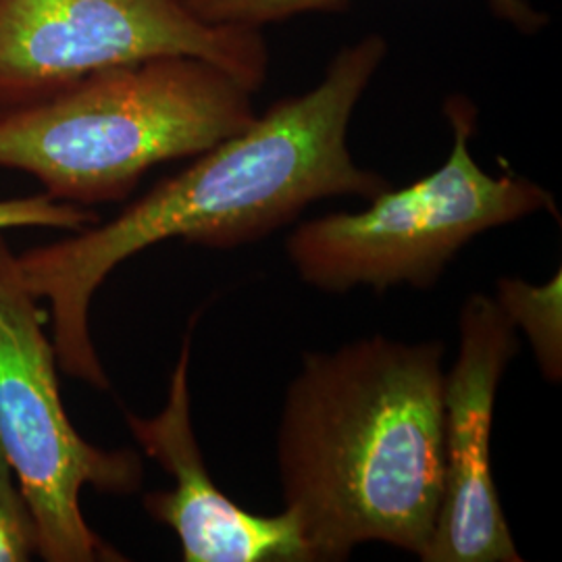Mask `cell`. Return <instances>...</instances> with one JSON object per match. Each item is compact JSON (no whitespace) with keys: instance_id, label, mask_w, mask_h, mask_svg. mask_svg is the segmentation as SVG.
<instances>
[{"instance_id":"1","label":"cell","mask_w":562,"mask_h":562,"mask_svg":"<svg viewBox=\"0 0 562 562\" xmlns=\"http://www.w3.org/2000/svg\"><path fill=\"white\" fill-rule=\"evenodd\" d=\"M385 57L382 34L344 46L313 90L276 102L111 222L15 255L27 290L48 302L60 371L102 392L111 387L90 336V302L117 265L148 246L180 238L234 248L294 222L313 202L371 201L390 188L348 148L352 113Z\"/></svg>"},{"instance_id":"2","label":"cell","mask_w":562,"mask_h":562,"mask_svg":"<svg viewBox=\"0 0 562 562\" xmlns=\"http://www.w3.org/2000/svg\"><path fill=\"white\" fill-rule=\"evenodd\" d=\"M442 341L383 336L302 357L278 469L308 561H346L367 542L425 554L442 504Z\"/></svg>"},{"instance_id":"3","label":"cell","mask_w":562,"mask_h":562,"mask_svg":"<svg viewBox=\"0 0 562 562\" xmlns=\"http://www.w3.org/2000/svg\"><path fill=\"white\" fill-rule=\"evenodd\" d=\"M252 90L220 65L171 55L102 69L0 115V169L55 201H125L155 165L199 157L255 117Z\"/></svg>"},{"instance_id":"4","label":"cell","mask_w":562,"mask_h":562,"mask_svg":"<svg viewBox=\"0 0 562 562\" xmlns=\"http://www.w3.org/2000/svg\"><path fill=\"white\" fill-rule=\"evenodd\" d=\"M443 115L454 140L440 169L401 190L385 188L364 211L317 217L288 236L285 252L302 281L331 294L401 283L429 290L483 232L538 211L557 213L552 194L536 181L494 178L473 159V102L450 97Z\"/></svg>"},{"instance_id":"5","label":"cell","mask_w":562,"mask_h":562,"mask_svg":"<svg viewBox=\"0 0 562 562\" xmlns=\"http://www.w3.org/2000/svg\"><path fill=\"white\" fill-rule=\"evenodd\" d=\"M57 364L46 311L0 232V454L34 515L38 559L125 561L86 521L81 492L134 494L144 462L132 448L104 450L81 438L60 398Z\"/></svg>"},{"instance_id":"6","label":"cell","mask_w":562,"mask_h":562,"mask_svg":"<svg viewBox=\"0 0 562 562\" xmlns=\"http://www.w3.org/2000/svg\"><path fill=\"white\" fill-rule=\"evenodd\" d=\"M171 55L211 60L252 92L271 65L261 27L204 23L183 0H0V115Z\"/></svg>"},{"instance_id":"7","label":"cell","mask_w":562,"mask_h":562,"mask_svg":"<svg viewBox=\"0 0 562 562\" xmlns=\"http://www.w3.org/2000/svg\"><path fill=\"white\" fill-rule=\"evenodd\" d=\"M461 350L443 382V492L423 562H521L490 462L498 385L519 352L517 327L498 302L471 294Z\"/></svg>"},{"instance_id":"8","label":"cell","mask_w":562,"mask_h":562,"mask_svg":"<svg viewBox=\"0 0 562 562\" xmlns=\"http://www.w3.org/2000/svg\"><path fill=\"white\" fill-rule=\"evenodd\" d=\"M196 317L181 340L161 413L138 417L123 411L142 450L173 477L171 492H148L144 510L173 529L186 562H311L299 522L283 508L276 517L252 515L213 483L192 427L190 348Z\"/></svg>"},{"instance_id":"9","label":"cell","mask_w":562,"mask_h":562,"mask_svg":"<svg viewBox=\"0 0 562 562\" xmlns=\"http://www.w3.org/2000/svg\"><path fill=\"white\" fill-rule=\"evenodd\" d=\"M350 0H183L194 18L211 25L265 27L306 13H338ZM498 20L510 23L521 34H540L550 23L548 13L527 0H485Z\"/></svg>"},{"instance_id":"10","label":"cell","mask_w":562,"mask_h":562,"mask_svg":"<svg viewBox=\"0 0 562 562\" xmlns=\"http://www.w3.org/2000/svg\"><path fill=\"white\" fill-rule=\"evenodd\" d=\"M498 306L515 327L531 341L543 378L561 382L562 323L561 273L546 285H531L515 278H501L496 288Z\"/></svg>"},{"instance_id":"11","label":"cell","mask_w":562,"mask_h":562,"mask_svg":"<svg viewBox=\"0 0 562 562\" xmlns=\"http://www.w3.org/2000/svg\"><path fill=\"white\" fill-rule=\"evenodd\" d=\"M34 557H38L36 521L9 462L0 454V562H25Z\"/></svg>"},{"instance_id":"12","label":"cell","mask_w":562,"mask_h":562,"mask_svg":"<svg viewBox=\"0 0 562 562\" xmlns=\"http://www.w3.org/2000/svg\"><path fill=\"white\" fill-rule=\"evenodd\" d=\"M99 222V213L90 206L55 201L46 192L0 201V232L18 227H50L65 232H80L83 227H90Z\"/></svg>"}]
</instances>
